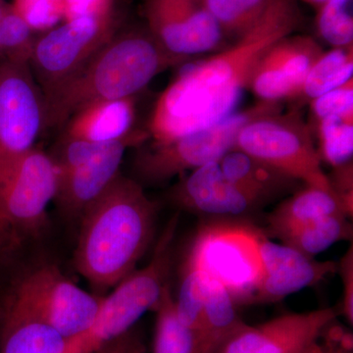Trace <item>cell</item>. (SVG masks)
Here are the masks:
<instances>
[{"instance_id":"obj_37","label":"cell","mask_w":353,"mask_h":353,"mask_svg":"<svg viewBox=\"0 0 353 353\" xmlns=\"http://www.w3.org/2000/svg\"><path fill=\"white\" fill-rule=\"evenodd\" d=\"M9 7H10L9 4H7L3 0H0V29H1L2 21H3L4 16H6Z\"/></svg>"},{"instance_id":"obj_19","label":"cell","mask_w":353,"mask_h":353,"mask_svg":"<svg viewBox=\"0 0 353 353\" xmlns=\"http://www.w3.org/2000/svg\"><path fill=\"white\" fill-rule=\"evenodd\" d=\"M67 340L57 330L4 297L0 327V353H64Z\"/></svg>"},{"instance_id":"obj_24","label":"cell","mask_w":353,"mask_h":353,"mask_svg":"<svg viewBox=\"0 0 353 353\" xmlns=\"http://www.w3.org/2000/svg\"><path fill=\"white\" fill-rule=\"evenodd\" d=\"M152 353H199V336L176 314L170 285L164 290L157 309Z\"/></svg>"},{"instance_id":"obj_2","label":"cell","mask_w":353,"mask_h":353,"mask_svg":"<svg viewBox=\"0 0 353 353\" xmlns=\"http://www.w3.org/2000/svg\"><path fill=\"white\" fill-rule=\"evenodd\" d=\"M157 214L141 183L121 174L83 213L74 263L94 294L105 296L136 270L154 236Z\"/></svg>"},{"instance_id":"obj_28","label":"cell","mask_w":353,"mask_h":353,"mask_svg":"<svg viewBox=\"0 0 353 353\" xmlns=\"http://www.w3.org/2000/svg\"><path fill=\"white\" fill-rule=\"evenodd\" d=\"M204 294L205 275L196 267L185 261L178 296L176 299L174 297V301L176 314L181 321L197 334L201 343L203 327Z\"/></svg>"},{"instance_id":"obj_15","label":"cell","mask_w":353,"mask_h":353,"mask_svg":"<svg viewBox=\"0 0 353 353\" xmlns=\"http://www.w3.org/2000/svg\"><path fill=\"white\" fill-rule=\"evenodd\" d=\"M323 53L321 46L312 37H285L265 53L248 88L262 101L296 97L308 72Z\"/></svg>"},{"instance_id":"obj_8","label":"cell","mask_w":353,"mask_h":353,"mask_svg":"<svg viewBox=\"0 0 353 353\" xmlns=\"http://www.w3.org/2000/svg\"><path fill=\"white\" fill-rule=\"evenodd\" d=\"M279 102L262 101L180 138L153 143L137 155L134 170L146 183H161L204 165L219 161L233 150L241 128L250 120L280 109Z\"/></svg>"},{"instance_id":"obj_21","label":"cell","mask_w":353,"mask_h":353,"mask_svg":"<svg viewBox=\"0 0 353 353\" xmlns=\"http://www.w3.org/2000/svg\"><path fill=\"white\" fill-rule=\"evenodd\" d=\"M224 175L263 202L284 194L297 181L239 150H232L219 160Z\"/></svg>"},{"instance_id":"obj_10","label":"cell","mask_w":353,"mask_h":353,"mask_svg":"<svg viewBox=\"0 0 353 353\" xmlns=\"http://www.w3.org/2000/svg\"><path fill=\"white\" fill-rule=\"evenodd\" d=\"M111 14L65 21L36 39L30 67L44 97L76 75L114 37Z\"/></svg>"},{"instance_id":"obj_34","label":"cell","mask_w":353,"mask_h":353,"mask_svg":"<svg viewBox=\"0 0 353 353\" xmlns=\"http://www.w3.org/2000/svg\"><path fill=\"white\" fill-rule=\"evenodd\" d=\"M341 282H343V301H341V313L347 321L353 323V252L350 246L347 252L343 255L340 264L338 265Z\"/></svg>"},{"instance_id":"obj_3","label":"cell","mask_w":353,"mask_h":353,"mask_svg":"<svg viewBox=\"0 0 353 353\" xmlns=\"http://www.w3.org/2000/svg\"><path fill=\"white\" fill-rule=\"evenodd\" d=\"M183 61L164 50L150 32L114 36L46 99V130L62 129L74 114L95 102L136 97L155 77Z\"/></svg>"},{"instance_id":"obj_20","label":"cell","mask_w":353,"mask_h":353,"mask_svg":"<svg viewBox=\"0 0 353 353\" xmlns=\"http://www.w3.org/2000/svg\"><path fill=\"white\" fill-rule=\"evenodd\" d=\"M334 214L350 217L352 209L348 208L334 189L305 185L294 196L281 202L269 215V233L279 239L297 227Z\"/></svg>"},{"instance_id":"obj_4","label":"cell","mask_w":353,"mask_h":353,"mask_svg":"<svg viewBox=\"0 0 353 353\" xmlns=\"http://www.w3.org/2000/svg\"><path fill=\"white\" fill-rule=\"evenodd\" d=\"M176 224L178 217L171 219L165 228L150 263L132 271L102 297L92 326L68 340L64 353H94L106 343L129 333L148 311L157 309L169 285Z\"/></svg>"},{"instance_id":"obj_6","label":"cell","mask_w":353,"mask_h":353,"mask_svg":"<svg viewBox=\"0 0 353 353\" xmlns=\"http://www.w3.org/2000/svg\"><path fill=\"white\" fill-rule=\"evenodd\" d=\"M261 234L243 223H209L199 229L185 261L219 282L239 306L254 303L263 275Z\"/></svg>"},{"instance_id":"obj_38","label":"cell","mask_w":353,"mask_h":353,"mask_svg":"<svg viewBox=\"0 0 353 353\" xmlns=\"http://www.w3.org/2000/svg\"><path fill=\"white\" fill-rule=\"evenodd\" d=\"M301 1L310 4V6L317 7L318 8V7L321 6L324 2H326L327 0H301Z\"/></svg>"},{"instance_id":"obj_14","label":"cell","mask_w":353,"mask_h":353,"mask_svg":"<svg viewBox=\"0 0 353 353\" xmlns=\"http://www.w3.org/2000/svg\"><path fill=\"white\" fill-rule=\"evenodd\" d=\"M148 137V132L137 131L75 168L58 172L57 192L53 202L61 214L67 219L81 220L83 213L120 175L128 148L143 143Z\"/></svg>"},{"instance_id":"obj_35","label":"cell","mask_w":353,"mask_h":353,"mask_svg":"<svg viewBox=\"0 0 353 353\" xmlns=\"http://www.w3.org/2000/svg\"><path fill=\"white\" fill-rule=\"evenodd\" d=\"M141 343L132 331L123 334L110 343H106L94 353H132L134 348Z\"/></svg>"},{"instance_id":"obj_27","label":"cell","mask_w":353,"mask_h":353,"mask_svg":"<svg viewBox=\"0 0 353 353\" xmlns=\"http://www.w3.org/2000/svg\"><path fill=\"white\" fill-rule=\"evenodd\" d=\"M320 158L334 169L352 163L353 114L319 120Z\"/></svg>"},{"instance_id":"obj_7","label":"cell","mask_w":353,"mask_h":353,"mask_svg":"<svg viewBox=\"0 0 353 353\" xmlns=\"http://www.w3.org/2000/svg\"><path fill=\"white\" fill-rule=\"evenodd\" d=\"M234 148L305 185L333 189L299 110L283 114L280 108L250 120L241 128Z\"/></svg>"},{"instance_id":"obj_13","label":"cell","mask_w":353,"mask_h":353,"mask_svg":"<svg viewBox=\"0 0 353 353\" xmlns=\"http://www.w3.org/2000/svg\"><path fill=\"white\" fill-rule=\"evenodd\" d=\"M334 308L279 316L262 324L241 325L214 353H303L336 321Z\"/></svg>"},{"instance_id":"obj_16","label":"cell","mask_w":353,"mask_h":353,"mask_svg":"<svg viewBox=\"0 0 353 353\" xmlns=\"http://www.w3.org/2000/svg\"><path fill=\"white\" fill-rule=\"evenodd\" d=\"M263 275L255 303H275L338 273V262L317 261L299 250L260 236Z\"/></svg>"},{"instance_id":"obj_11","label":"cell","mask_w":353,"mask_h":353,"mask_svg":"<svg viewBox=\"0 0 353 353\" xmlns=\"http://www.w3.org/2000/svg\"><path fill=\"white\" fill-rule=\"evenodd\" d=\"M46 119V97L29 62H0V174L36 148Z\"/></svg>"},{"instance_id":"obj_22","label":"cell","mask_w":353,"mask_h":353,"mask_svg":"<svg viewBox=\"0 0 353 353\" xmlns=\"http://www.w3.org/2000/svg\"><path fill=\"white\" fill-rule=\"evenodd\" d=\"M238 308L231 294L219 282L205 275L201 353H214L228 336L245 324Z\"/></svg>"},{"instance_id":"obj_9","label":"cell","mask_w":353,"mask_h":353,"mask_svg":"<svg viewBox=\"0 0 353 353\" xmlns=\"http://www.w3.org/2000/svg\"><path fill=\"white\" fill-rule=\"evenodd\" d=\"M6 296L67 340L92 326L103 297L81 289L51 264L26 272Z\"/></svg>"},{"instance_id":"obj_12","label":"cell","mask_w":353,"mask_h":353,"mask_svg":"<svg viewBox=\"0 0 353 353\" xmlns=\"http://www.w3.org/2000/svg\"><path fill=\"white\" fill-rule=\"evenodd\" d=\"M146 17L153 38L182 59L215 50L225 38L199 0H148Z\"/></svg>"},{"instance_id":"obj_23","label":"cell","mask_w":353,"mask_h":353,"mask_svg":"<svg viewBox=\"0 0 353 353\" xmlns=\"http://www.w3.org/2000/svg\"><path fill=\"white\" fill-rule=\"evenodd\" d=\"M345 214H334L296 228L283 234L282 243L299 250L309 257H314L330 246L352 238V225Z\"/></svg>"},{"instance_id":"obj_26","label":"cell","mask_w":353,"mask_h":353,"mask_svg":"<svg viewBox=\"0 0 353 353\" xmlns=\"http://www.w3.org/2000/svg\"><path fill=\"white\" fill-rule=\"evenodd\" d=\"M225 37L239 39L261 20L274 0H199Z\"/></svg>"},{"instance_id":"obj_5","label":"cell","mask_w":353,"mask_h":353,"mask_svg":"<svg viewBox=\"0 0 353 353\" xmlns=\"http://www.w3.org/2000/svg\"><path fill=\"white\" fill-rule=\"evenodd\" d=\"M57 185V167L38 148L0 174V263L46 231Z\"/></svg>"},{"instance_id":"obj_31","label":"cell","mask_w":353,"mask_h":353,"mask_svg":"<svg viewBox=\"0 0 353 353\" xmlns=\"http://www.w3.org/2000/svg\"><path fill=\"white\" fill-rule=\"evenodd\" d=\"M14 10L32 31H46L64 19L63 0H15Z\"/></svg>"},{"instance_id":"obj_17","label":"cell","mask_w":353,"mask_h":353,"mask_svg":"<svg viewBox=\"0 0 353 353\" xmlns=\"http://www.w3.org/2000/svg\"><path fill=\"white\" fill-rule=\"evenodd\" d=\"M171 197L180 208L218 217L240 216L263 203L230 181L219 161L204 165L182 176L172 190Z\"/></svg>"},{"instance_id":"obj_39","label":"cell","mask_w":353,"mask_h":353,"mask_svg":"<svg viewBox=\"0 0 353 353\" xmlns=\"http://www.w3.org/2000/svg\"><path fill=\"white\" fill-rule=\"evenodd\" d=\"M132 353H145V350H143V345H141V343H139V345L134 348Z\"/></svg>"},{"instance_id":"obj_36","label":"cell","mask_w":353,"mask_h":353,"mask_svg":"<svg viewBox=\"0 0 353 353\" xmlns=\"http://www.w3.org/2000/svg\"><path fill=\"white\" fill-rule=\"evenodd\" d=\"M303 353H350L347 352H343V350H334V348H331L326 347V345H320L318 343V341H314L312 345H309L307 348H306L305 352Z\"/></svg>"},{"instance_id":"obj_33","label":"cell","mask_w":353,"mask_h":353,"mask_svg":"<svg viewBox=\"0 0 353 353\" xmlns=\"http://www.w3.org/2000/svg\"><path fill=\"white\" fill-rule=\"evenodd\" d=\"M65 21L94 16L103 17L110 14L111 0H63Z\"/></svg>"},{"instance_id":"obj_32","label":"cell","mask_w":353,"mask_h":353,"mask_svg":"<svg viewBox=\"0 0 353 353\" xmlns=\"http://www.w3.org/2000/svg\"><path fill=\"white\" fill-rule=\"evenodd\" d=\"M310 102L311 110L318 120L353 114V78Z\"/></svg>"},{"instance_id":"obj_25","label":"cell","mask_w":353,"mask_h":353,"mask_svg":"<svg viewBox=\"0 0 353 353\" xmlns=\"http://www.w3.org/2000/svg\"><path fill=\"white\" fill-rule=\"evenodd\" d=\"M352 75L353 46L333 48L313 65L297 97L303 95L311 101L347 83Z\"/></svg>"},{"instance_id":"obj_29","label":"cell","mask_w":353,"mask_h":353,"mask_svg":"<svg viewBox=\"0 0 353 353\" xmlns=\"http://www.w3.org/2000/svg\"><path fill=\"white\" fill-rule=\"evenodd\" d=\"M353 0H327L318 7L316 27L320 37L333 48L353 43Z\"/></svg>"},{"instance_id":"obj_18","label":"cell","mask_w":353,"mask_h":353,"mask_svg":"<svg viewBox=\"0 0 353 353\" xmlns=\"http://www.w3.org/2000/svg\"><path fill=\"white\" fill-rule=\"evenodd\" d=\"M134 123L136 97L99 101L74 114L62 128L61 136L95 145H112L138 131Z\"/></svg>"},{"instance_id":"obj_30","label":"cell","mask_w":353,"mask_h":353,"mask_svg":"<svg viewBox=\"0 0 353 353\" xmlns=\"http://www.w3.org/2000/svg\"><path fill=\"white\" fill-rule=\"evenodd\" d=\"M27 22L10 6L0 29V62H29L36 39Z\"/></svg>"},{"instance_id":"obj_1","label":"cell","mask_w":353,"mask_h":353,"mask_svg":"<svg viewBox=\"0 0 353 353\" xmlns=\"http://www.w3.org/2000/svg\"><path fill=\"white\" fill-rule=\"evenodd\" d=\"M303 22L296 0H274L261 20L217 54L183 67L162 92L150 122L154 143L201 131L236 112L243 90L271 46Z\"/></svg>"}]
</instances>
